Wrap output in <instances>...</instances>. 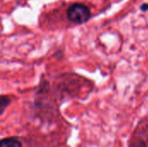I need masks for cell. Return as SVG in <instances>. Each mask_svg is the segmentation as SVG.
Masks as SVG:
<instances>
[{"label": "cell", "mask_w": 148, "mask_h": 147, "mask_svg": "<svg viewBox=\"0 0 148 147\" xmlns=\"http://www.w3.org/2000/svg\"><path fill=\"white\" fill-rule=\"evenodd\" d=\"M91 16L88 6L82 3H73L67 10V17L72 23L81 24L86 23Z\"/></svg>", "instance_id": "6da1fadb"}, {"label": "cell", "mask_w": 148, "mask_h": 147, "mask_svg": "<svg viewBox=\"0 0 148 147\" xmlns=\"http://www.w3.org/2000/svg\"><path fill=\"white\" fill-rule=\"evenodd\" d=\"M0 147H22V144L16 138L10 137L3 139L0 141Z\"/></svg>", "instance_id": "7a4b0ae2"}, {"label": "cell", "mask_w": 148, "mask_h": 147, "mask_svg": "<svg viewBox=\"0 0 148 147\" xmlns=\"http://www.w3.org/2000/svg\"><path fill=\"white\" fill-rule=\"evenodd\" d=\"M10 102H11V100L10 97H8L6 95L1 96V99H0V113H1V115L4 113L6 107L10 105Z\"/></svg>", "instance_id": "3957f363"}, {"label": "cell", "mask_w": 148, "mask_h": 147, "mask_svg": "<svg viewBox=\"0 0 148 147\" xmlns=\"http://www.w3.org/2000/svg\"><path fill=\"white\" fill-rule=\"evenodd\" d=\"M140 8L143 11H147L148 10V3H143V5H141Z\"/></svg>", "instance_id": "277c9868"}]
</instances>
